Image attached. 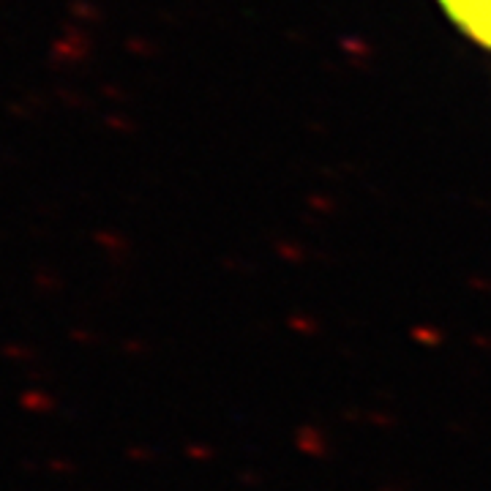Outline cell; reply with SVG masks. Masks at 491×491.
Wrapping results in <instances>:
<instances>
[{
    "label": "cell",
    "instance_id": "1",
    "mask_svg": "<svg viewBox=\"0 0 491 491\" xmlns=\"http://www.w3.org/2000/svg\"><path fill=\"white\" fill-rule=\"evenodd\" d=\"M434 3L464 39L491 52V0H434Z\"/></svg>",
    "mask_w": 491,
    "mask_h": 491
}]
</instances>
